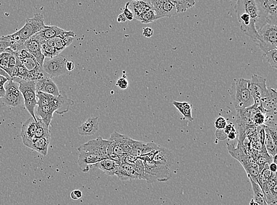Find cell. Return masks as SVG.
<instances>
[{"instance_id":"1","label":"cell","mask_w":277,"mask_h":205,"mask_svg":"<svg viewBox=\"0 0 277 205\" xmlns=\"http://www.w3.org/2000/svg\"><path fill=\"white\" fill-rule=\"evenodd\" d=\"M234 8L240 24L241 30L255 43L258 37L255 23L258 16V6L255 0H238Z\"/></svg>"},{"instance_id":"2","label":"cell","mask_w":277,"mask_h":205,"mask_svg":"<svg viewBox=\"0 0 277 205\" xmlns=\"http://www.w3.org/2000/svg\"><path fill=\"white\" fill-rule=\"evenodd\" d=\"M248 83L249 80L237 79L233 82L229 89V94L237 111L243 110L254 105V100L248 88Z\"/></svg>"},{"instance_id":"3","label":"cell","mask_w":277,"mask_h":205,"mask_svg":"<svg viewBox=\"0 0 277 205\" xmlns=\"http://www.w3.org/2000/svg\"><path fill=\"white\" fill-rule=\"evenodd\" d=\"M258 9L255 28L258 31L267 25L277 26V0H255Z\"/></svg>"},{"instance_id":"4","label":"cell","mask_w":277,"mask_h":205,"mask_svg":"<svg viewBox=\"0 0 277 205\" xmlns=\"http://www.w3.org/2000/svg\"><path fill=\"white\" fill-rule=\"evenodd\" d=\"M144 180L149 183L164 182L172 176V168L154 160L144 161Z\"/></svg>"},{"instance_id":"5","label":"cell","mask_w":277,"mask_h":205,"mask_svg":"<svg viewBox=\"0 0 277 205\" xmlns=\"http://www.w3.org/2000/svg\"><path fill=\"white\" fill-rule=\"evenodd\" d=\"M14 54L19 58L23 65L30 73L31 81L36 82L43 79L51 78L44 71L43 67L37 62L36 59L29 54L25 47Z\"/></svg>"},{"instance_id":"6","label":"cell","mask_w":277,"mask_h":205,"mask_svg":"<svg viewBox=\"0 0 277 205\" xmlns=\"http://www.w3.org/2000/svg\"><path fill=\"white\" fill-rule=\"evenodd\" d=\"M11 80L19 84L20 91L22 93L26 109L31 114V117L37 121L36 114H35V108L37 104L35 82L20 80L16 78H12Z\"/></svg>"},{"instance_id":"7","label":"cell","mask_w":277,"mask_h":205,"mask_svg":"<svg viewBox=\"0 0 277 205\" xmlns=\"http://www.w3.org/2000/svg\"><path fill=\"white\" fill-rule=\"evenodd\" d=\"M227 148H228L229 153L232 157L240 162L242 166H243L247 177L251 178L255 183L258 184L259 172L257 170L252 168L249 165L248 162L249 156L245 152L243 146H241L239 142L236 146L234 142L231 141L229 142L228 141L227 143Z\"/></svg>"},{"instance_id":"8","label":"cell","mask_w":277,"mask_h":205,"mask_svg":"<svg viewBox=\"0 0 277 205\" xmlns=\"http://www.w3.org/2000/svg\"><path fill=\"white\" fill-rule=\"evenodd\" d=\"M45 27L43 14L36 13L32 18L26 19L24 26L14 34L19 38L20 42L25 43L26 40L39 33Z\"/></svg>"},{"instance_id":"9","label":"cell","mask_w":277,"mask_h":205,"mask_svg":"<svg viewBox=\"0 0 277 205\" xmlns=\"http://www.w3.org/2000/svg\"><path fill=\"white\" fill-rule=\"evenodd\" d=\"M255 43L264 54L277 49V26L267 25L257 31Z\"/></svg>"},{"instance_id":"10","label":"cell","mask_w":277,"mask_h":205,"mask_svg":"<svg viewBox=\"0 0 277 205\" xmlns=\"http://www.w3.org/2000/svg\"><path fill=\"white\" fill-rule=\"evenodd\" d=\"M248 88L256 104H260V102H263L267 97L266 79L256 74L252 76L249 80Z\"/></svg>"},{"instance_id":"11","label":"cell","mask_w":277,"mask_h":205,"mask_svg":"<svg viewBox=\"0 0 277 205\" xmlns=\"http://www.w3.org/2000/svg\"><path fill=\"white\" fill-rule=\"evenodd\" d=\"M67 59L59 55L52 59L45 58L43 64L44 71L52 78L67 74L66 68Z\"/></svg>"},{"instance_id":"12","label":"cell","mask_w":277,"mask_h":205,"mask_svg":"<svg viewBox=\"0 0 277 205\" xmlns=\"http://www.w3.org/2000/svg\"><path fill=\"white\" fill-rule=\"evenodd\" d=\"M108 145V140L103 139L102 137H99L96 139L90 140L82 145L78 148V150L90 152L101 157L104 160L108 159L107 150Z\"/></svg>"},{"instance_id":"13","label":"cell","mask_w":277,"mask_h":205,"mask_svg":"<svg viewBox=\"0 0 277 205\" xmlns=\"http://www.w3.org/2000/svg\"><path fill=\"white\" fill-rule=\"evenodd\" d=\"M5 94L3 98L4 103L12 107H16L21 105L23 102V96L19 89L18 83L9 80L4 86Z\"/></svg>"},{"instance_id":"14","label":"cell","mask_w":277,"mask_h":205,"mask_svg":"<svg viewBox=\"0 0 277 205\" xmlns=\"http://www.w3.org/2000/svg\"><path fill=\"white\" fill-rule=\"evenodd\" d=\"M129 140V137L114 131L108 141L113 153L122 157L130 152Z\"/></svg>"},{"instance_id":"15","label":"cell","mask_w":277,"mask_h":205,"mask_svg":"<svg viewBox=\"0 0 277 205\" xmlns=\"http://www.w3.org/2000/svg\"><path fill=\"white\" fill-rule=\"evenodd\" d=\"M150 2L158 19L170 18L178 14L175 5L170 0H153Z\"/></svg>"},{"instance_id":"16","label":"cell","mask_w":277,"mask_h":205,"mask_svg":"<svg viewBox=\"0 0 277 205\" xmlns=\"http://www.w3.org/2000/svg\"><path fill=\"white\" fill-rule=\"evenodd\" d=\"M41 42H42V40L36 34L31 37L30 39L26 40L24 43V46L29 54L33 56L36 59L37 62L42 66L45 58L42 54Z\"/></svg>"},{"instance_id":"17","label":"cell","mask_w":277,"mask_h":205,"mask_svg":"<svg viewBox=\"0 0 277 205\" xmlns=\"http://www.w3.org/2000/svg\"><path fill=\"white\" fill-rule=\"evenodd\" d=\"M50 105L55 110L58 114H63L68 112L70 107L74 105V101L67 97L66 93L60 91V95L55 96Z\"/></svg>"},{"instance_id":"18","label":"cell","mask_w":277,"mask_h":205,"mask_svg":"<svg viewBox=\"0 0 277 205\" xmlns=\"http://www.w3.org/2000/svg\"><path fill=\"white\" fill-rule=\"evenodd\" d=\"M36 121L33 117L28 119L22 125L21 137L23 144L30 148L32 141L34 139L36 130Z\"/></svg>"},{"instance_id":"19","label":"cell","mask_w":277,"mask_h":205,"mask_svg":"<svg viewBox=\"0 0 277 205\" xmlns=\"http://www.w3.org/2000/svg\"><path fill=\"white\" fill-rule=\"evenodd\" d=\"M104 159L97 155L90 152L79 151L78 164L82 172L88 173L90 171L91 166Z\"/></svg>"},{"instance_id":"20","label":"cell","mask_w":277,"mask_h":205,"mask_svg":"<svg viewBox=\"0 0 277 205\" xmlns=\"http://www.w3.org/2000/svg\"><path fill=\"white\" fill-rule=\"evenodd\" d=\"M115 175L123 181L141 180L140 176L135 172L133 167L126 163H122L118 167Z\"/></svg>"},{"instance_id":"21","label":"cell","mask_w":277,"mask_h":205,"mask_svg":"<svg viewBox=\"0 0 277 205\" xmlns=\"http://www.w3.org/2000/svg\"><path fill=\"white\" fill-rule=\"evenodd\" d=\"M36 92H41L58 96L60 94V90L51 78L43 79V80L35 82Z\"/></svg>"},{"instance_id":"22","label":"cell","mask_w":277,"mask_h":205,"mask_svg":"<svg viewBox=\"0 0 277 205\" xmlns=\"http://www.w3.org/2000/svg\"><path fill=\"white\" fill-rule=\"evenodd\" d=\"M98 130V117H90L78 128L79 134L82 136H92Z\"/></svg>"},{"instance_id":"23","label":"cell","mask_w":277,"mask_h":205,"mask_svg":"<svg viewBox=\"0 0 277 205\" xmlns=\"http://www.w3.org/2000/svg\"><path fill=\"white\" fill-rule=\"evenodd\" d=\"M153 160L163 164L170 168H172L175 163V158L172 152L169 149L161 147L156 152Z\"/></svg>"},{"instance_id":"24","label":"cell","mask_w":277,"mask_h":205,"mask_svg":"<svg viewBox=\"0 0 277 205\" xmlns=\"http://www.w3.org/2000/svg\"><path fill=\"white\" fill-rule=\"evenodd\" d=\"M75 37L74 32L65 31L63 34L54 38L55 48L61 53L71 45Z\"/></svg>"},{"instance_id":"25","label":"cell","mask_w":277,"mask_h":205,"mask_svg":"<svg viewBox=\"0 0 277 205\" xmlns=\"http://www.w3.org/2000/svg\"><path fill=\"white\" fill-rule=\"evenodd\" d=\"M129 8L134 14V18L138 20L146 11L153 8L150 1H132L129 2Z\"/></svg>"},{"instance_id":"26","label":"cell","mask_w":277,"mask_h":205,"mask_svg":"<svg viewBox=\"0 0 277 205\" xmlns=\"http://www.w3.org/2000/svg\"><path fill=\"white\" fill-rule=\"evenodd\" d=\"M120 166L119 164L113 160L105 159L101 161V162L94 164V165L91 166V168L99 169L102 172H104L109 176H113L115 174H116L117 168Z\"/></svg>"},{"instance_id":"27","label":"cell","mask_w":277,"mask_h":205,"mask_svg":"<svg viewBox=\"0 0 277 205\" xmlns=\"http://www.w3.org/2000/svg\"><path fill=\"white\" fill-rule=\"evenodd\" d=\"M66 30L55 26H46V27L36 34L41 40L53 39L62 34Z\"/></svg>"},{"instance_id":"28","label":"cell","mask_w":277,"mask_h":205,"mask_svg":"<svg viewBox=\"0 0 277 205\" xmlns=\"http://www.w3.org/2000/svg\"><path fill=\"white\" fill-rule=\"evenodd\" d=\"M51 138L42 137V138L34 139L32 141L30 148L36 151L37 153L46 156L48 153V149L51 143Z\"/></svg>"},{"instance_id":"29","label":"cell","mask_w":277,"mask_h":205,"mask_svg":"<svg viewBox=\"0 0 277 205\" xmlns=\"http://www.w3.org/2000/svg\"><path fill=\"white\" fill-rule=\"evenodd\" d=\"M15 56L16 57V64L15 67L13 69L11 79L16 78L20 80L31 81L30 73L23 65L19 58L16 55Z\"/></svg>"},{"instance_id":"30","label":"cell","mask_w":277,"mask_h":205,"mask_svg":"<svg viewBox=\"0 0 277 205\" xmlns=\"http://www.w3.org/2000/svg\"><path fill=\"white\" fill-rule=\"evenodd\" d=\"M55 110L51 105L46 106L37 107L36 113L39 118L43 120V121L50 127L51 125L52 120Z\"/></svg>"},{"instance_id":"31","label":"cell","mask_w":277,"mask_h":205,"mask_svg":"<svg viewBox=\"0 0 277 205\" xmlns=\"http://www.w3.org/2000/svg\"><path fill=\"white\" fill-rule=\"evenodd\" d=\"M42 137L51 138V131H50L49 127L43 121L42 119L37 118L36 130L34 139L42 138Z\"/></svg>"},{"instance_id":"32","label":"cell","mask_w":277,"mask_h":205,"mask_svg":"<svg viewBox=\"0 0 277 205\" xmlns=\"http://www.w3.org/2000/svg\"><path fill=\"white\" fill-rule=\"evenodd\" d=\"M175 6L178 14L185 13L187 10L195 5L196 2L193 0H171Z\"/></svg>"},{"instance_id":"33","label":"cell","mask_w":277,"mask_h":205,"mask_svg":"<svg viewBox=\"0 0 277 205\" xmlns=\"http://www.w3.org/2000/svg\"><path fill=\"white\" fill-rule=\"evenodd\" d=\"M265 137L264 146L265 148H266V150L268 154L273 158L277 155V145L275 143H274L272 138H271L266 127H265Z\"/></svg>"},{"instance_id":"34","label":"cell","mask_w":277,"mask_h":205,"mask_svg":"<svg viewBox=\"0 0 277 205\" xmlns=\"http://www.w3.org/2000/svg\"><path fill=\"white\" fill-rule=\"evenodd\" d=\"M41 49H42V54L45 58L52 59L58 57L61 54L55 47L47 45L43 40L41 42Z\"/></svg>"},{"instance_id":"35","label":"cell","mask_w":277,"mask_h":205,"mask_svg":"<svg viewBox=\"0 0 277 205\" xmlns=\"http://www.w3.org/2000/svg\"><path fill=\"white\" fill-rule=\"evenodd\" d=\"M158 20L156 15L155 11L153 8L150 9L144 12L138 19L141 23L143 24H149V23H152Z\"/></svg>"},{"instance_id":"36","label":"cell","mask_w":277,"mask_h":205,"mask_svg":"<svg viewBox=\"0 0 277 205\" xmlns=\"http://www.w3.org/2000/svg\"><path fill=\"white\" fill-rule=\"evenodd\" d=\"M264 57L266 59L267 62L270 64V66L273 68L277 69V49H273L272 51L268 52L265 54Z\"/></svg>"},{"instance_id":"37","label":"cell","mask_w":277,"mask_h":205,"mask_svg":"<svg viewBox=\"0 0 277 205\" xmlns=\"http://www.w3.org/2000/svg\"><path fill=\"white\" fill-rule=\"evenodd\" d=\"M14 44L13 42H11L9 35L0 37V54L10 48Z\"/></svg>"},{"instance_id":"38","label":"cell","mask_w":277,"mask_h":205,"mask_svg":"<svg viewBox=\"0 0 277 205\" xmlns=\"http://www.w3.org/2000/svg\"><path fill=\"white\" fill-rule=\"evenodd\" d=\"M136 172L138 175L140 176L141 180H144V166L142 160L140 158H137V160L135 161L134 163L131 165Z\"/></svg>"},{"instance_id":"39","label":"cell","mask_w":277,"mask_h":205,"mask_svg":"<svg viewBox=\"0 0 277 205\" xmlns=\"http://www.w3.org/2000/svg\"><path fill=\"white\" fill-rule=\"evenodd\" d=\"M11 54L6 52L0 54V68H1L8 74V59H9Z\"/></svg>"},{"instance_id":"40","label":"cell","mask_w":277,"mask_h":205,"mask_svg":"<svg viewBox=\"0 0 277 205\" xmlns=\"http://www.w3.org/2000/svg\"><path fill=\"white\" fill-rule=\"evenodd\" d=\"M184 105V110H183V116L184 117V119H187L189 121H193V118L191 116V108H192V105L188 103L187 102H183Z\"/></svg>"},{"instance_id":"41","label":"cell","mask_w":277,"mask_h":205,"mask_svg":"<svg viewBox=\"0 0 277 205\" xmlns=\"http://www.w3.org/2000/svg\"><path fill=\"white\" fill-rule=\"evenodd\" d=\"M268 189H269L270 192L271 194L274 196V198L277 199V175L274 176L272 179L268 181L267 183Z\"/></svg>"},{"instance_id":"42","label":"cell","mask_w":277,"mask_h":205,"mask_svg":"<svg viewBox=\"0 0 277 205\" xmlns=\"http://www.w3.org/2000/svg\"><path fill=\"white\" fill-rule=\"evenodd\" d=\"M256 137H257V139L259 143H261L262 147H265L264 143H265V125H260L257 126L256 128Z\"/></svg>"},{"instance_id":"43","label":"cell","mask_w":277,"mask_h":205,"mask_svg":"<svg viewBox=\"0 0 277 205\" xmlns=\"http://www.w3.org/2000/svg\"><path fill=\"white\" fill-rule=\"evenodd\" d=\"M16 57L13 52L11 53L9 59H8V75L11 78L12 73L14 67L16 66Z\"/></svg>"},{"instance_id":"44","label":"cell","mask_w":277,"mask_h":205,"mask_svg":"<svg viewBox=\"0 0 277 205\" xmlns=\"http://www.w3.org/2000/svg\"><path fill=\"white\" fill-rule=\"evenodd\" d=\"M226 125V121L222 117H220L216 119L215 122V127L217 130H223Z\"/></svg>"},{"instance_id":"45","label":"cell","mask_w":277,"mask_h":205,"mask_svg":"<svg viewBox=\"0 0 277 205\" xmlns=\"http://www.w3.org/2000/svg\"><path fill=\"white\" fill-rule=\"evenodd\" d=\"M129 86V83L125 78H121L117 80L116 86L121 89H126Z\"/></svg>"},{"instance_id":"46","label":"cell","mask_w":277,"mask_h":205,"mask_svg":"<svg viewBox=\"0 0 277 205\" xmlns=\"http://www.w3.org/2000/svg\"><path fill=\"white\" fill-rule=\"evenodd\" d=\"M129 2H128L126 4L125 7L123 8V14H124L126 20L131 21V20L134 19V17L130 8H129Z\"/></svg>"},{"instance_id":"47","label":"cell","mask_w":277,"mask_h":205,"mask_svg":"<svg viewBox=\"0 0 277 205\" xmlns=\"http://www.w3.org/2000/svg\"><path fill=\"white\" fill-rule=\"evenodd\" d=\"M8 80L7 78L0 76V99L3 98L5 94L4 86Z\"/></svg>"},{"instance_id":"48","label":"cell","mask_w":277,"mask_h":205,"mask_svg":"<svg viewBox=\"0 0 277 205\" xmlns=\"http://www.w3.org/2000/svg\"><path fill=\"white\" fill-rule=\"evenodd\" d=\"M268 133H269L271 138H272L274 143L277 145V128L275 127H269V126H266Z\"/></svg>"},{"instance_id":"49","label":"cell","mask_w":277,"mask_h":205,"mask_svg":"<svg viewBox=\"0 0 277 205\" xmlns=\"http://www.w3.org/2000/svg\"><path fill=\"white\" fill-rule=\"evenodd\" d=\"M82 197V192L79 190H73L71 193H70V198H71L73 200H78V199H80Z\"/></svg>"},{"instance_id":"50","label":"cell","mask_w":277,"mask_h":205,"mask_svg":"<svg viewBox=\"0 0 277 205\" xmlns=\"http://www.w3.org/2000/svg\"><path fill=\"white\" fill-rule=\"evenodd\" d=\"M154 31L150 28H143V35L146 38H150L153 36Z\"/></svg>"},{"instance_id":"51","label":"cell","mask_w":277,"mask_h":205,"mask_svg":"<svg viewBox=\"0 0 277 205\" xmlns=\"http://www.w3.org/2000/svg\"><path fill=\"white\" fill-rule=\"evenodd\" d=\"M224 132L226 135L231 133L232 131H236V129L235 128V126L233 124L232 122H230V124L226 125L225 128L223 129Z\"/></svg>"},{"instance_id":"52","label":"cell","mask_w":277,"mask_h":205,"mask_svg":"<svg viewBox=\"0 0 277 205\" xmlns=\"http://www.w3.org/2000/svg\"><path fill=\"white\" fill-rule=\"evenodd\" d=\"M173 104L174 106L177 108V110L179 111V113L183 116V110H184V105H183V102L173 101Z\"/></svg>"},{"instance_id":"53","label":"cell","mask_w":277,"mask_h":205,"mask_svg":"<svg viewBox=\"0 0 277 205\" xmlns=\"http://www.w3.org/2000/svg\"><path fill=\"white\" fill-rule=\"evenodd\" d=\"M219 131L220 132V133H218V132L216 131V136L217 137V139L220 140L226 139L227 138V135L225 133L223 130H220Z\"/></svg>"},{"instance_id":"54","label":"cell","mask_w":277,"mask_h":205,"mask_svg":"<svg viewBox=\"0 0 277 205\" xmlns=\"http://www.w3.org/2000/svg\"><path fill=\"white\" fill-rule=\"evenodd\" d=\"M66 68L68 72H71L75 69V64L73 61H67L66 64Z\"/></svg>"},{"instance_id":"55","label":"cell","mask_w":277,"mask_h":205,"mask_svg":"<svg viewBox=\"0 0 277 205\" xmlns=\"http://www.w3.org/2000/svg\"><path fill=\"white\" fill-rule=\"evenodd\" d=\"M238 136V133L237 131H232L231 133H229L227 135V138H228L229 140H231V141H234V140L237 139Z\"/></svg>"},{"instance_id":"56","label":"cell","mask_w":277,"mask_h":205,"mask_svg":"<svg viewBox=\"0 0 277 205\" xmlns=\"http://www.w3.org/2000/svg\"><path fill=\"white\" fill-rule=\"evenodd\" d=\"M0 76L7 78L8 80H11V78L10 77V75H8L7 73L4 71V70L1 68H0Z\"/></svg>"},{"instance_id":"57","label":"cell","mask_w":277,"mask_h":205,"mask_svg":"<svg viewBox=\"0 0 277 205\" xmlns=\"http://www.w3.org/2000/svg\"><path fill=\"white\" fill-rule=\"evenodd\" d=\"M269 169L270 171L273 173V174H276L277 170V164L271 163L269 165Z\"/></svg>"},{"instance_id":"58","label":"cell","mask_w":277,"mask_h":205,"mask_svg":"<svg viewBox=\"0 0 277 205\" xmlns=\"http://www.w3.org/2000/svg\"><path fill=\"white\" fill-rule=\"evenodd\" d=\"M126 17L123 13L120 14L117 18V22L120 23H124L126 21Z\"/></svg>"},{"instance_id":"59","label":"cell","mask_w":277,"mask_h":205,"mask_svg":"<svg viewBox=\"0 0 277 205\" xmlns=\"http://www.w3.org/2000/svg\"><path fill=\"white\" fill-rule=\"evenodd\" d=\"M250 205H258L256 202L252 199L251 201L250 202Z\"/></svg>"},{"instance_id":"60","label":"cell","mask_w":277,"mask_h":205,"mask_svg":"<svg viewBox=\"0 0 277 205\" xmlns=\"http://www.w3.org/2000/svg\"><path fill=\"white\" fill-rule=\"evenodd\" d=\"M268 205H277V202H274V203L268 204Z\"/></svg>"}]
</instances>
